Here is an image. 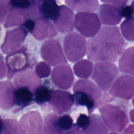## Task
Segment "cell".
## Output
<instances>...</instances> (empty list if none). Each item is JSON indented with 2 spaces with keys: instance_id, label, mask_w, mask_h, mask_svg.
<instances>
[{
  "instance_id": "6da1fadb",
  "label": "cell",
  "mask_w": 134,
  "mask_h": 134,
  "mask_svg": "<svg viewBox=\"0 0 134 134\" xmlns=\"http://www.w3.org/2000/svg\"><path fill=\"white\" fill-rule=\"evenodd\" d=\"M126 46L119 28L103 26L98 33L87 42L86 55L92 62H115L120 58Z\"/></svg>"
},
{
  "instance_id": "7a4b0ae2",
  "label": "cell",
  "mask_w": 134,
  "mask_h": 134,
  "mask_svg": "<svg viewBox=\"0 0 134 134\" xmlns=\"http://www.w3.org/2000/svg\"><path fill=\"white\" fill-rule=\"evenodd\" d=\"M74 102L77 105L86 107L90 115L95 109V105L103 96L102 91L88 79L77 80L73 87Z\"/></svg>"
},
{
  "instance_id": "3957f363",
  "label": "cell",
  "mask_w": 134,
  "mask_h": 134,
  "mask_svg": "<svg viewBox=\"0 0 134 134\" xmlns=\"http://www.w3.org/2000/svg\"><path fill=\"white\" fill-rule=\"evenodd\" d=\"M119 74L117 66L108 62H96L93 66L92 79L103 92L109 91Z\"/></svg>"
},
{
  "instance_id": "277c9868",
  "label": "cell",
  "mask_w": 134,
  "mask_h": 134,
  "mask_svg": "<svg viewBox=\"0 0 134 134\" xmlns=\"http://www.w3.org/2000/svg\"><path fill=\"white\" fill-rule=\"evenodd\" d=\"M99 110L103 122L110 130L121 131L128 123L127 115L118 106L105 104L100 106Z\"/></svg>"
},
{
  "instance_id": "5b68a950",
  "label": "cell",
  "mask_w": 134,
  "mask_h": 134,
  "mask_svg": "<svg viewBox=\"0 0 134 134\" xmlns=\"http://www.w3.org/2000/svg\"><path fill=\"white\" fill-rule=\"evenodd\" d=\"M87 41L86 39L76 32L68 34L63 39V51L71 62L81 60L86 54Z\"/></svg>"
},
{
  "instance_id": "8992f818",
  "label": "cell",
  "mask_w": 134,
  "mask_h": 134,
  "mask_svg": "<svg viewBox=\"0 0 134 134\" xmlns=\"http://www.w3.org/2000/svg\"><path fill=\"white\" fill-rule=\"evenodd\" d=\"M74 26L81 35L91 38L99 31L101 23L96 13H77L74 16Z\"/></svg>"
},
{
  "instance_id": "52a82bcc",
  "label": "cell",
  "mask_w": 134,
  "mask_h": 134,
  "mask_svg": "<svg viewBox=\"0 0 134 134\" xmlns=\"http://www.w3.org/2000/svg\"><path fill=\"white\" fill-rule=\"evenodd\" d=\"M7 66V79H11L15 74L32 68L29 61V55L25 46L6 57Z\"/></svg>"
},
{
  "instance_id": "ba28073f",
  "label": "cell",
  "mask_w": 134,
  "mask_h": 134,
  "mask_svg": "<svg viewBox=\"0 0 134 134\" xmlns=\"http://www.w3.org/2000/svg\"><path fill=\"white\" fill-rule=\"evenodd\" d=\"M41 54L43 60L49 65L57 66L68 64V61L60 42L54 39L46 40L41 48Z\"/></svg>"
},
{
  "instance_id": "9c48e42d",
  "label": "cell",
  "mask_w": 134,
  "mask_h": 134,
  "mask_svg": "<svg viewBox=\"0 0 134 134\" xmlns=\"http://www.w3.org/2000/svg\"><path fill=\"white\" fill-rule=\"evenodd\" d=\"M109 93L112 97L126 100L131 99L134 96V77L127 74L117 77Z\"/></svg>"
},
{
  "instance_id": "30bf717a",
  "label": "cell",
  "mask_w": 134,
  "mask_h": 134,
  "mask_svg": "<svg viewBox=\"0 0 134 134\" xmlns=\"http://www.w3.org/2000/svg\"><path fill=\"white\" fill-rule=\"evenodd\" d=\"M49 103L55 114L61 115L71 108L74 103L73 96L69 91H53L51 92Z\"/></svg>"
},
{
  "instance_id": "8fae6325",
  "label": "cell",
  "mask_w": 134,
  "mask_h": 134,
  "mask_svg": "<svg viewBox=\"0 0 134 134\" xmlns=\"http://www.w3.org/2000/svg\"><path fill=\"white\" fill-rule=\"evenodd\" d=\"M53 83L62 90L69 89L73 85L74 77L71 66L68 64L55 66L51 73Z\"/></svg>"
},
{
  "instance_id": "7c38bea8",
  "label": "cell",
  "mask_w": 134,
  "mask_h": 134,
  "mask_svg": "<svg viewBox=\"0 0 134 134\" xmlns=\"http://www.w3.org/2000/svg\"><path fill=\"white\" fill-rule=\"evenodd\" d=\"M19 124L23 134H43L42 119L40 114L36 110L23 115Z\"/></svg>"
},
{
  "instance_id": "4fadbf2b",
  "label": "cell",
  "mask_w": 134,
  "mask_h": 134,
  "mask_svg": "<svg viewBox=\"0 0 134 134\" xmlns=\"http://www.w3.org/2000/svg\"><path fill=\"white\" fill-rule=\"evenodd\" d=\"M27 35V31L23 27L7 31L1 47L2 51L5 54H10L16 51L20 48Z\"/></svg>"
},
{
  "instance_id": "5bb4252c",
  "label": "cell",
  "mask_w": 134,
  "mask_h": 134,
  "mask_svg": "<svg viewBox=\"0 0 134 134\" xmlns=\"http://www.w3.org/2000/svg\"><path fill=\"white\" fill-rule=\"evenodd\" d=\"M74 14L68 6L62 5L59 7V13L53 20L55 29L60 33L69 34L73 32Z\"/></svg>"
},
{
  "instance_id": "9a60e30c",
  "label": "cell",
  "mask_w": 134,
  "mask_h": 134,
  "mask_svg": "<svg viewBox=\"0 0 134 134\" xmlns=\"http://www.w3.org/2000/svg\"><path fill=\"white\" fill-rule=\"evenodd\" d=\"M14 83L17 88L26 87L34 95L36 90L41 86V80L35 72L30 70L16 74L14 77Z\"/></svg>"
},
{
  "instance_id": "2e32d148",
  "label": "cell",
  "mask_w": 134,
  "mask_h": 134,
  "mask_svg": "<svg viewBox=\"0 0 134 134\" xmlns=\"http://www.w3.org/2000/svg\"><path fill=\"white\" fill-rule=\"evenodd\" d=\"M98 17L101 24L107 26H115L122 19L120 10L115 6L106 3L100 5Z\"/></svg>"
},
{
  "instance_id": "e0dca14e",
  "label": "cell",
  "mask_w": 134,
  "mask_h": 134,
  "mask_svg": "<svg viewBox=\"0 0 134 134\" xmlns=\"http://www.w3.org/2000/svg\"><path fill=\"white\" fill-rule=\"evenodd\" d=\"M33 20H34L35 25L31 33L36 39L42 40L46 38L54 37L57 35V31L54 26L43 17Z\"/></svg>"
},
{
  "instance_id": "ac0fdd59",
  "label": "cell",
  "mask_w": 134,
  "mask_h": 134,
  "mask_svg": "<svg viewBox=\"0 0 134 134\" xmlns=\"http://www.w3.org/2000/svg\"><path fill=\"white\" fill-rule=\"evenodd\" d=\"M16 90L11 81L0 82V108L2 109L7 110L15 105Z\"/></svg>"
},
{
  "instance_id": "d6986e66",
  "label": "cell",
  "mask_w": 134,
  "mask_h": 134,
  "mask_svg": "<svg viewBox=\"0 0 134 134\" xmlns=\"http://www.w3.org/2000/svg\"><path fill=\"white\" fill-rule=\"evenodd\" d=\"M118 70L122 73L134 75V46L126 49L119 58Z\"/></svg>"
},
{
  "instance_id": "ffe728a7",
  "label": "cell",
  "mask_w": 134,
  "mask_h": 134,
  "mask_svg": "<svg viewBox=\"0 0 134 134\" xmlns=\"http://www.w3.org/2000/svg\"><path fill=\"white\" fill-rule=\"evenodd\" d=\"M66 5L78 13H93L99 7L97 0H65Z\"/></svg>"
},
{
  "instance_id": "44dd1931",
  "label": "cell",
  "mask_w": 134,
  "mask_h": 134,
  "mask_svg": "<svg viewBox=\"0 0 134 134\" xmlns=\"http://www.w3.org/2000/svg\"><path fill=\"white\" fill-rule=\"evenodd\" d=\"M93 62L88 59H81L74 63L73 69L74 74L81 79H87L92 74Z\"/></svg>"
},
{
  "instance_id": "7402d4cb",
  "label": "cell",
  "mask_w": 134,
  "mask_h": 134,
  "mask_svg": "<svg viewBox=\"0 0 134 134\" xmlns=\"http://www.w3.org/2000/svg\"><path fill=\"white\" fill-rule=\"evenodd\" d=\"M26 20V13L24 9L15 8H11L6 19L4 27L9 28L24 24Z\"/></svg>"
},
{
  "instance_id": "603a6c76",
  "label": "cell",
  "mask_w": 134,
  "mask_h": 134,
  "mask_svg": "<svg viewBox=\"0 0 134 134\" xmlns=\"http://www.w3.org/2000/svg\"><path fill=\"white\" fill-rule=\"evenodd\" d=\"M90 122L83 131L85 134H107L108 129L97 115H90Z\"/></svg>"
},
{
  "instance_id": "cb8c5ba5",
  "label": "cell",
  "mask_w": 134,
  "mask_h": 134,
  "mask_svg": "<svg viewBox=\"0 0 134 134\" xmlns=\"http://www.w3.org/2000/svg\"><path fill=\"white\" fill-rule=\"evenodd\" d=\"M34 94L26 87L17 88L15 92V104L18 107L17 111L28 106L34 99Z\"/></svg>"
},
{
  "instance_id": "d4e9b609",
  "label": "cell",
  "mask_w": 134,
  "mask_h": 134,
  "mask_svg": "<svg viewBox=\"0 0 134 134\" xmlns=\"http://www.w3.org/2000/svg\"><path fill=\"white\" fill-rule=\"evenodd\" d=\"M59 7L54 0L43 1L40 5L41 13L46 19L54 20L58 15Z\"/></svg>"
},
{
  "instance_id": "484cf974",
  "label": "cell",
  "mask_w": 134,
  "mask_h": 134,
  "mask_svg": "<svg viewBox=\"0 0 134 134\" xmlns=\"http://www.w3.org/2000/svg\"><path fill=\"white\" fill-rule=\"evenodd\" d=\"M59 116L55 113H50L45 117L43 123V134H63V131L58 125Z\"/></svg>"
},
{
  "instance_id": "4316f807",
  "label": "cell",
  "mask_w": 134,
  "mask_h": 134,
  "mask_svg": "<svg viewBox=\"0 0 134 134\" xmlns=\"http://www.w3.org/2000/svg\"><path fill=\"white\" fill-rule=\"evenodd\" d=\"M122 36L128 41H134V17L125 19L120 26Z\"/></svg>"
},
{
  "instance_id": "83f0119b",
  "label": "cell",
  "mask_w": 134,
  "mask_h": 134,
  "mask_svg": "<svg viewBox=\"0 0 134 134\" xmlns=\"http://www.w3.org/2000/svg\"><path fill=\"white\" fill-rule=\"evenodd\" d=\"M2 134H23L19 122L15 119H5Z\"/></svg>"
},
{
  "instance_id": "f1b7e54d",
  "label": "cell",
  "mask_w": 134,
  "mask_h": 134,
  "mask_svg": "<svg viewBox=\"0 0 134 134\" xmlns=\"http://www.w3.org/2000/svg\"><path fill=\"white\" fill-rule=\"evenodd\" d=\"M51 91L45 86H41L35 92L34 100L38 104L48 102L51 97Z\"/></svg>"
},
{
  "instance_id": "f546056e",
  "label": "cell",
  "mask_w": 134,
  "mask_h": 134,
  "mask_svg": "<svg viewBox=\"0 0 134 134\" xmlns=\"http://www.w3.org/2000/svg\"><path fill=\"white\" fill-rule=\"evenodd\" d=\"M40 1H31L30 5L27 8L28 16L32 20L43 17L40 11Z\"/></svg>"
},
{
  "instance_id": "4dcf8cb0",
  "label": "cell",
  "mask_w": 134,
  "mask_h": 134,
  "mask_svg": "<svg viewBox=\"0 0 134 134\" xmlns=\"http://www.w3.org/2000/svg\"><path fill=\"white\" fill-rule=\"evenodd\" d=\"M36 74L39 78H46L49 76L51 73V67L46 62H38L35 68Z\"/></svg>"
},
{
  "instance_id": "1f68e13d",
  "label": "cell",
  "mask_w": 134,
  "mask_h": 134,
  "mask_svg": "<svg viewBox=\"0 0 134 134\" xmlns=\"http://www.w3.org/2000/svg\"><path fill=\"white\" fill-rule=\"evenodd\" d=\"M58 125L62 131H68L72 127L73 120L70 115H63L59 117Z\"/></svg>"
},
{
  "instance_id": "d6a6232c",
  "label": "cell",
  "mask_w": 134,
  "mask_h": 134,
  "mask_svg": "<svg viewBox=\"0 0 134 134\" xmlns=\"http://www.w3.org/2000/svg\"><path fill=\"white\" fill-rule=\"evenodd\" d=\"M11 9L9 2L8 1H0V23L6 20Z\"/></svg>"
},
{
  "instance_id": "836d02e7",
  "label": "cell",
  "mask_w": 134,
  "mask_h": 134,
  "mask_svg": "<svg viewBox=\"0 0 134 134\" xmlns=\"http://www.w3.org/2000/svg\"><path fill=\"white\" fill-rule=\"evenodd\" d=\"M89 122H90L89 116L84 114H81L77 118L76 125L80 129L81 128L84 130L87 128V127L89 124Z\"/></svg>"
},
{
  "instance_id": "e575fe53",
  "label": "cell",
  "mask_w": 134,
  "mask_h": 134,
  "mask_svg": "<svg viewBox=\"0 0 134 134\" xmlns=\"http://www.w3.org/2000/svg\"><path fill=\"white\" fill-rule=\"evenodd\" d=\"M31 1L27 0H13L9 2V4L13 7L24 9L28 8L31 4Z\"/></svg>"
},
{
  "instance_id": "d590c367",
  "label": "cell",
  "mask_w": 134,
  "mask_h": 134,
  "mask_svg": "<svg viewBox=\"0 0 134 134\" xmlns=\"http://www.w3.org/2000/svg\"><path fill=\"white\" fill-rule=\"evenodd\" d=\"M122 17L129 18L133 17V10L131 6L125 5L120 10Z\"/></svg>"
},
{
  "instance_id": "8d00e7d4",
  "label": "cell",
  "mask_w": 134,
  "mask_h": 134,
  "mask_svg": "<svg viewBox=\"0 0 134 134\" xmlns=\"http://www.w3.org/2000/svg\"><path fill=\"white\" fill-rule=\"evenodd\" d=\"M102 2L105 3L106 4H108L112 5L113 6H116L117 8H122L124 6H125L126 3H127V0H120V1H105V0H101Z\"/></svg>"
},
{
  "instance_id": "74e56055",
  "label": "cell",
  "mask_w": 134,
  "mask_h": 134,
  "mask_svg": "<svg viewBox=\"0 0 134 134\" xmlns=\"http://www.w3.org/2000/svg\"><path fill=\"white\" fill-rule=\"evenodd\" d=\"M6 73V65L4 62L3 57L0 54V80L5 76Z\"/></svg>"
},
{
  "instance_id": "f35d334b",
  "label": "cell",
  "mask_w": 134,
  "mask_h": 134,
  "mask_svg": "<svg viewBox=\"0 0 134 134\" xmlns=\"http://www.w3.org/2000/svg\"><path fill=\"white\" fill-rule=\"evenodd\" d=\"M63 134H84L83 132L77 126L76 124H73L72 127L69 130L66 131Z\"/></svg>"
},
{
  "instance_id": "ab89813d",
  "label": "cell",
  "mask_w": 134,
  "mask_h": 134,
  "mask_svg": "<svg viewBox=\"0 0 134 134\" xmlns=\"http://www.w3.org/2000/svg\"><path fill=\"white\" fill-rule=\"evenodd\" d=\"M35 21L34 20L29 19L25 21V22L24 23V28L26 30H28L29 32H31L33 30L34 27H35Z\"/></svg>"
},
{
  "instance_id": "60d3db41",
  "label": "cell",
  "mask_w": 134,
  "mask_h": 134,
  "mask_svg": "<svg viewBox=\"0 0 134 134\" xmlns=\"http://www.w3.org/2000/svg\"><path fill=\"white\" fill-rule=\"evenodd\" d=\"M130 117L131 121L134 122V109H131L130 111Z\"/></svg>"
},
{
  "instance_id": "b9f144b4",
  "label": "cell",
  "mask_w": 134,
  "mask_h": 134,
  "mask_svg": "<svg viewBox=\"0 0 134 134\" xmlns=\"http://www.w3.org/2000/svg\"><path fill=\"white\" fill-rule=\"evenodd\" d=\"M3 128V120L0 117V134H2Z\"/></svg>"
},
{
  "instance_id": "7bdbcfd3",
  "label": "cell",
  "mask_w": 134,
  "mask_h": 134,
  "mask_svg": "<svg viewBox=\"0 0 134 134\" xmlns=\"http://www.w3.org/2000/svg\"><path fill=\"white\" fill-rule=\"evenodd\" d=\"M131 7L132 9V10H133V15H134V1H132L131 4Z\"/></svg>"
},
{
  "instance_id": "ee69618b",
  "label": "cell",
  "mask_w": 134,
  "mask_h": 134,
  "mask_svg": "<svg viewBox=\"0 0 134 134\" xmlns=\"http://www.w3.org/2000/svg\"><path fill=\"white\" fill-rule=\"evenodd\" d=\"M109 134H119L117 132H110Z\"/></svg>"
},
{
  "instance_id": "f6af8a7d",
  "label": "cell",
  "mask_w": 134,
  "mask_h": 134,
  "mask_svg": "<svg viewBox=\"0 0 134 134\" xmlns=\"http://www.w3.org/2000/svg\"><path fill=\"white\" fill-rule=\"evenodd\" d=\"M132 104H133V105L134 106V97L133 98V99H132Z\"/></svg>"
},
{
  "instance_id": "bcb514c9",
  "label": "cell",
  "mask_w": 134,
  "mask_h": 134,
  "mask_svg": "<svg viewBox=\"0 0 134 134\" xmlns=\"http://www.w3.org/2000/svg\"><path fill=\"white\" fill-rule=\"evenodd\" d=\"M1 31H2V28L0 26V35H1Z\"/></svg>"
}]
</instances>
